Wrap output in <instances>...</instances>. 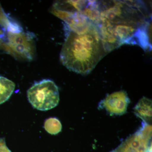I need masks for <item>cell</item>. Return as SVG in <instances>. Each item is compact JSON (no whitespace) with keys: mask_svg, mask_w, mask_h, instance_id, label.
Masks as SVG:
<instances>
[{"mask_svg":"<svg viewBox=\"0 0 152 152\" xmlns=\"http://www.w3.org/2000/svg\"><path fill=\"white\" fill-rule=\"evenodd\" d=\"M97 28L107 53L125 44L142 47L151 33V14L141 1H97Z\"/></svg>","mask_w":152,"mask_h":152,"instance_id":"6da1fadb","label":"cell"},{"mask_svg":"<svg viewBox=\"0 0 152 152\" xmlns=\"http://www.w3.org/2000/svg\"><path fill=\"white\" fill-rule=\"evenodd\" d=\"M68 30L60 54V61L69 70L90 73L107 54L94 24L78 31Z\"/></svg>","mask_w":152,"mask_h":152,"instance_id":"7a4b0ae2","label":"cell"},{"mask_svg":"<svg viewBox=\"0 0 152 152\" xmlns=\"http://www.w3.org/2000/svg\"><path fill=\"white\" fill-rule=\"evenodd\" d=\"M2 48L18 59L32 61L36 53V46L31 34L25 32L22 28L7 31Z\"/></svg>","mask_w":152,"mask_h":152,"instance_id":"3957f363","label":"cell"},{"mask_svg":"<svg viewBox=\"0 0 152 152\" xmlns=\"http://www.w3.org/2000/svg\"><path fill=\"white\" fill-rule=\"evenodd\" d=\"M28 100L33 107L41 111L54 108L59 102L58 88L48 79L37 82L28 90Z\"/></svg>","mask_w":152,"mask_h":152,"instance_id":"277c9868","label":"cell"},{"mask_svg":"<svg viewBox=\"0 0 152 152\" xmlns=\"http://www.w3.org/2000/svg\"><path fill=\"white\" fill-rule=\"evenodd\" d=\"M130 99L124 91L113 93L106 97L101 103V107L111 115H122L126 112Z\"/></svg>","mask_w":152,"mask_h":152,"instance_id":"5b68a950","label":"cell"},{"mask_svg":"<svg viewBox=\"0 0 152 152\" xmlns=\"http://www.w3.org/2000/svg\"><path fill=\"white\" fill-rule=\"evenodd\" d=\"M134 113L146 123L151 122L152 119V101L143 97L141 99L134 109Z\"/></svg>","mask_w":152,"mask_h":152,"instance_id":"8992f818","label":"cell"},{"mask_svg":"<svg viewBox=\"0 0 152 152\" xmlns=\"http://www.w3.org/2000/svg\"><path fill=\"white\" fill-rule=\"evenodd\" d=\"M15 84L11 80L0 76V104L5 102L12 94Z\"/></svg>","mask_w":152,"mask_h":152,"instance_id":"52a82bcc","label":"cell"},{"mask_svg":"<svg viewBox=\"0 0 152 152\" xmlns=\"http://www.w3.org/2000/svg\"><path fill=\"white\" fill-rule=\"evenodd\" d=\"M44 127L50 134L56 135L61 131L62 125L59 120L56 118H51L45 121Z\"/></svg>","mask_w":152,"mask_h":152,"instance_id":"ba28073f","label":"cell"},{"mask_svg":"<svg viewBox=\"0 0 152 152\" xmlns=\"http://www.w3.org/2000/svg\"><path fill=\"white\" fill-rule=\"evenodd\" d=\"M5 31L0 29V47L2 48V46L6 39V32Z\"/></svg>","mask_w":152,"mask_h":152,"instance_id":"9c48e42d","label":"cell"}]
</instances>
